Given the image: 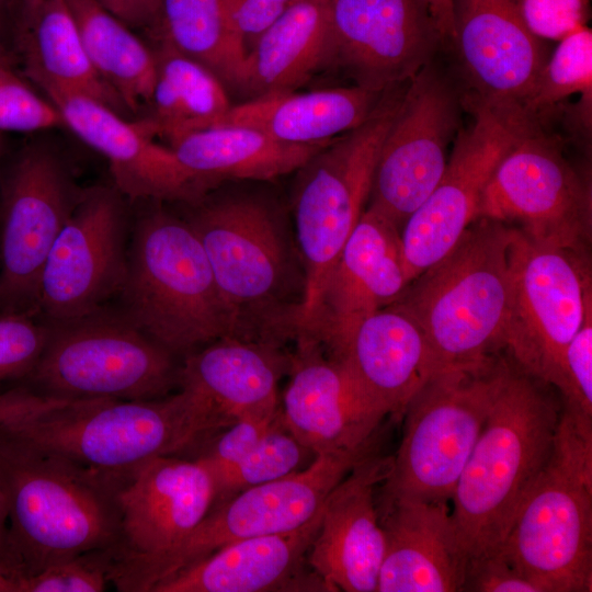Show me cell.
<instances>
[{
  "mask_svg": "<svg viewBox=\"0 0 592 592\" xmlns=\"http://www.w3.org/2000/svg\"><path fill=\"white\" fill-rule=\"evenodd\" d=\"M117 480L0 424V493L25 573L122 545Z\"/></svg>",
  "mask_w": 592,
  "mask_h": 592,
  "instance_id": "1",
  "label": "cell"
},
{
  "mask_svg": "<svg viewBox=\"0 0 592 592\" xmlns=\"http://www.w3.org/2000/svg\"><path fill=\"white\" fill-rule=\"evenodd\" d=\"M200 203L186 219L210 265L236 338L296 339L305 275L278 213L252 196Z\"/></svg>",
  "mask_w": 592,
  "mask_h": 592,
  "instance_id": "2",
  "label": "cell"
},
{
  "mask_svg": "<svg viewBox=\"0 0 592 592\" xmlns=\"http://www.w3.org/2000/svg\"><path fill=\"white\" fill-rule=\"evenodd\" d=\"M542 383L506 361L451 501L453 520L470 557L501 548L522 501L550 457L560 413Z\"/></svg>",
  "mask_w": 592,
  "mask_h": 592,
  "instance_id": "3",
  "label": "cell"
},
{
  "mask_svg": "<svg viewBox=\"0 0 592 592\" xmlns=\"http://www.w3.org/2000/svg\"><path fill=\"white\" fill-rule=\"evenodd\" d=\"M514 232L501 221L477 218L394 301L417 321L443 369L482 363L503 348Z\"/></svg>",
  "mask_w": 592,
  "mask_h": 592,
  "instance_id": "4",
  "label": "cell"
},
{
  "mask_svg": "<svg viewBox=\"0 0 592 592\" xmlns=\"http://www.w3.org/2000/svg\"><path fill=\"white\" fill-rule=\"evenodd\" d=\"M121 312L175 357L236 338L205 251L186 219L153 209L134 225Z\"/></svg>",
  "mask_w": 592,
  "mask_h": 592,
  "instance_id": "5",
  "label": "cell"
},
{
  "mask_svg": "<svg viewBox=\"0 0 592 592\" xmlns=\"http://www.w3.org/2000/svg\"><path fill=\"white\" fill-rule=\"evenodd\" d=\"M9 424L34 443L116 480L151 458L203 444L226 428L185 387L155 399L76 400Z\"/></svg>",
  "mask_w": 592,
  "mask_h": 592,
  "instance_id": "6",
  "label": "cell"
},
{
  "mask_svg": "<svg viewBox=\"0 0 592 592\" xmlns=\"http://www.w3.org/2000/svg\"><path fill=\"white\" fill-rule=\"evenodd\" d=\"M500 550L544 592L592 591V423L560 413L550 457Z\"/></svg>",
  "mask_w": 592,
  "mask_h": 592,
  "instance_id": "7",
  "label": "cell"
},
{
  "mask_svg": "<svg viewBox=\"0 0 592 592\" xmlns=\"http://www.w3.org/2000/svg\"><path fill=\"white\" fill-rule=\"evenodd\" d=\"M407 83L386 90L363 124L299 169L293 209L305 288L296 338L314 332L327 283L369 197L379 150Z\"/></svg>",
  "mask_w": 592,
  "mask_h": 592,
  "instance_id": "8",
  "label": "cell"
},
{
  "mask_svg": "<svg viewBox=\"0 0 592 592\" xmlns=\"http://www.w3.org/2000/svg\"><path fill=\"white\" fill-rule=\"evenodd\" d=\"M506 360L442 369L409 399L380 499L451 502L493 405Z\"/></svg>",
  "mask_w": 592,
  "mask_h": 592,
  "instance_id": "9",
  "label": "cell"
},
{
  "mask_svg": "<svg viewBox=\"0 0 592 592\" xmlns=\"http://www.w3.org/2000/svg\"><path fill=\"white\" fill-rule=\"evenodd\" d=\"M372 451L369 444L317 454L297 473L238 492L213 506L171 549L153 556L119 555L112 583L119 591L151 592L162 580L229 543L303 526L321 511L335 485Z\"/></svg>",
  "mask_w": 592,
  "mask_h": 592,
  "instance_id": "10",
  "label": "cell"
},
{
  "mask_svg": "<svg viewBox=\"0 0 592 592\" xmlns=\"http://www.w3.org/2000/svg\"><path fill=\"white\" fill-rule=\"evenodd\" d=\"M43 353L26 379L47 396L70 399H155L180 386L175 356L121 311L46 322Z\"/></svg>",
  "mask_w": 592,
  "mask_h": 592,
  "instance_id": "11",
  "label": "cell"
},
{
  "mask_svg": "<svg viewBox=\"0 0 592 592\" xmlns=\"http://www.w3.org/2000/svg\"><path fill=\"white\" fill-rule=\"evenodd\" d=\"M479 217L515 227L537 243L589 252L590 177L570 161L559 136L533 123L493 171Z\"/></svg>",
  "mask_w": 592,
  "mask_h": 592,
  "instance_id": "12",
  "label": "cell"
},
{
  "mask_svg": "<svg viewBox=\"0 0 592 592\" xmlns=\"http://www.w3.org/2000/svg\"><path fill=\"white\" fill-rule=\"evenodd\" d=\"M511 265L503 348L525 373L556 386L566 348L592 306L589 252L537 243L515 228Z\"/></svg>",
  "mask_w": 592,
  "mask_h": 592,
  "instance_id": "13",
  "label": "cell"
},
{
  "mask_svg": "<svg viewBox=\"0 0 592 592\" xmlns=\"http://www.w3.org/2000/svg\"><path fill=\"white\" fill-rule=\"evenodd\" d=\"M464 88L434 58L408 81L383 141L368 206L401 231L440 181L463 126Z\"/></svg>",
  "mask_w": 592,
  "mask_h": 592,
  "instance_id": "14",
  "label": "cell"
},
{
  "mask_svg": "<svg viewBox=\"0 0 592 592\" xmlns=\"http://www.w3.org/2000/svg\"><path fill=\"white\" fill-rule=\"evenodd\" d=\"M464 99L471 119L458 132L440 181L400 231L410 282L446 254L478 218L493 171L535 123L521 109L486 103L465 92Z\"/></svg>",
  "mask_w": 592,
  "mask_h": 592,
  "instance_id": "15",
  "label": "cell"
},
{
  "mask_svg": "<svg viewBox=\"0 0 592 592\" xmlns=\"http://www.w3.org/2000/svg\"><path fill=\"white\" fill-rule=\"evenodd\" d=\"M80 193L47 146L18 155L1 191L0 312L36 315L43 266Z\"/></svg>",
  "mask_w": 592,
  "mask_h": 592,
  "instance_id": "16",
  "label": "cell"
},
{
  "mask_svg": "<svg viewBox=\"0 0 592 592\" xmlns=\"http://www.w3.org/2000/svg\"><path fill=\"white\" fill-rule=\"evenodd\" d=\"M128 235L116 189L81 191L43 266L36 316L50 323L75 319L117 296L127 269Z\"/></svg>",
  "mask_w": 592,
  "mask_h": 592,
  "instance_id": "17",
  "label": "cell"
},
{
  "mask_svg": "<svg viewBox=\"0 0 592 592\" xmlns=\"http://www.w3.org/2000/svg\"><path fill=\"white\" fill-rule=\"evenodd\" d=\"M443 45L423 0H329L322 69L383 93L408 82Z\"/></svg>",
  "mask_w": 592,
  "mask_h": 592,
  "instance_id": "18",
  "label": "cell"
},
{
  "mask_svg": "<svg viewBox=\"0 0 592 592\" xmlns=\"http://www.w3.org/2000/svg\"><path fill=\"white\" fill-rule=\"evenodd\" d=\"M454 39L464 92L498 106L521 109L547 54L515 0H452Z\"/></svg>",
  "mask_w": 592,
  "mask_h": 592,
  "instance_id": "19",
  "label": "cell"
},
{
  "mask_svg": "<svg viewBox=\"0 0 592 592\" xmlns=\"http://www.w3.org/2000/svg\"><path fill=\"white\" fill-rule=\"evenodd\" d=\"M43 91L62 123L109 162L115 189L130 200L197 203L205 189L181 166L172 149L153 141L145 121L128 122L84 94L47 87Z\"/></svg>",
  "mask_w": 592,
  "mask_h": 592,
  "instance_id": "20",
  "label": "cell"
},
{
  "mask_svg": "<svg viewBox=\"0 0 592 592\" xmlns=\"http://www.w3.org/2000/svg\"><path fill=\"white\" fill-rule=\"evenodd\" d=\"M296 342L291 379L281 401L286 428L316 455L373 443L387 414L364 395L320 341L299 337Z\"/></svg>",
  "mask_w": 592,
  "mask_h": 592,
  "instance_id": "21",
  "label": "cell"
},
{
  "mask_svg": "<svg viewBox=\"0 0 592 592\" xmlns=\"http://www.w3.org/2000/svg\"><path fill=\"white\" fill-rule=\"evenodd\" d=\"M391 456L372 451L330 491L307 559L329 592H376L385 554L375 491Z\"/></svg>",
  "mask_w": 592,
  "mask_h": 592,
  "instance_id": "22",
  "label": "cell"
},
{
  "mask_svg": "<svg viewBox=\"0 0 592 592\" xmlns=\"http://www.w3.org/2000/svg\"><path fill=\"white\" fill-rule=\"evenodd\" d=\"M214 500L212 473L198 458L147 460L117 482L121 553L153 556L171 549L204 520Z\"/></svg>",
  "mask_w": 592,
  "mask_h": 592,
  "instance_id": "23",
  "label": "cell"
},
{
  "mask_svg": "<svg viewBox=\"0 0 592 592\" xmlns=\"http://www.w3.org/2000/svg\"><path fill=\"white\" fill-rule=\"evenodd\" d=\"M409 283L400 229L367 206L327 283L310 338L334 348L358 321L396 301Z\"/></svg>",
  "mask_w": 592,
  "mask_h": 592,
  "instance_id": "24",
  "label": "cell"
},
{
  "mask_svg": "<svg viewBox=\"0 0 592 592\" xmlns=\"http://www.w3.org/2000/svg\"><path fill=\"white\" fill-rule=\"evenodd\" d=\"M385 554L376 592H462L469 554L449 502L380 499Z\"/></svg>",
  "mask_w": 592,
  "mask_h": 592,
  "instance_id": "25",
  "label": "cell"
},
{
  "mask_svg": "<svg viewBox=\"0 0 592 592\" xmlns=\"http://www.w3.org/2000/svg\"><path fill=\"white\" fill-rule=\"evenodd\" d=\"M327 351L374 405L398 418L412 395L443 369L417 321L395 303L363 318Z\"/></svg>",
  "mask_w": 592,
  "mask_h": 592,
  "instance_id": "26",
  "label": "cell"
},
{
  "mask_svg": "<svg viewBox=\"0 0 592 592\" xmlns=\"http://www.w3.org/2000/svg\"><path fill=\"white\" fill-rule=\"evenodd\" d=\"M321 511L291 532L229 543L156 584L151 592H329L307 555Z\"/></svg>",
  "mask_w": 592,
  "mask_h": 592,
  "instance_id": "27",
  "label": "cell"
},
{
  "mask_svg": "<svg viewBox=\"0 0 592 592\" xmlns=\"http://www.w3.org/2000/svg\"><path fill=\"white\" fill-rule=\"evenodd\" d=\"M291 355L264 340L223 338L184 357L180 387L197 395L226 425L281 408L278 383Z\"/></svg>",
  "mask_w": 592,
  "mask_h": 592,
  "instance_id": "28",
  "label": "cell"
},
{
  "mask_svg": "<svg viewBox=\"0 0 592 592\" xmlns=\"http://www.w3.org/2000/svg\"><path fill=\"white\" fill-rule=\"evenodd\" d=\"M383 93L350 86L269 94L231 105L213 126H246L288 144L329 141L363 124Z\"/></svg>",
  "mask_w": 592,
  "mask_h": 592,
  "instance_id": "29",
  "label": "cell"
},
{
  "mask_svg": "<svg viewBox=\"0 0 592 592\" xmlns=\"http://www.w3.org/2000/svg\"><path fill=\"white\" fill-rule=\"evenodd\" d=\"M332 140L288 144L254 128L217 125L186 134L170 148L206 190L212 182L221 180H271L299 170Z\"/></svg>",
  "mask_w": 592,
  "mask_h": 592,
  "instance_id": "30",
  "label": "cell"
},
{
  "mask_svg": "<svg viewBox=\"0 0 592 592\" xmlns=\"http://www.w3.org/2000/svg\"><path fill=\"white\" fill-rule=\"evenodd\" d=\"M329 0H293L247 55L240 91L250 99L292 92L322 70Z\"/></svg>",
  "mask_w": 592,
  "mask_h": 592,
  "instance_id": "31",
  "label": "cell"
},
{
  "mask_svg": "<svg viewBox=\"0 0 592 592\" xmlns=\"http://www.w3.org/2000/svg\"><path fill=\"white\" fill-rule=\"evenodd\" d=\"M20 47L25 75L42 89L78 92L121 115L127 111L93 68L64 0H43L31 23L22 27Z\"/></svg>",
  "mask_w": 592,
  "mask_h": 592,
  "instance_id": "32",
  "label": "cell"
},
{
  "mask_svg": "<svg viewBox=\"0 0 592 592\" xmlns=\"http://www.w3.org/2000/svg\"><path fill=\"white\" fill-rule=\"evenodd\" d=\"M153 52L156 77L145 121L169 144L216 124L230 109L224 83L206 67L163 41Z\"/></svg>",
  "mask_w": 592,
  "mask_h": 592,
  "instance_id": "33",
  "label": "cell"
},
{
  "mask_svg": "<svg viewBox=\"0 0 592 592\" xmlns=\"http://www.w3.org/2000/svg\"><path fill=\"white\" fill-rule=\"evenodd\" d=\"M98 75L118 94L129 112L151 98L156 77L152 49L130 27L95 0H64Z\"/></svg>",
  "mask_w": 592,
  "mask_h": 592,
  "instance_id": "34",
  "label": "cell"
},
{
  "mask_svg": "<svg viewBox=\"0 0 592 592\" xmlns=\"http://www.w3.org/2000/svg\"><path fill=\"white\" fill-rule=\"evenodd\" d=\"M150 32L240 91L247 55L227 0H160Z\"/></svg>",
  "mask_w": 592,
  "mask_h": 592,
  "instance_id": "35",
  "label": "cell"
},
{
  "mask_svg": "<svg viewBox=\"0 0 592 592\" xmlns=\"http://www.w3.org/2000/svg\"><path fill=\"white\" fill-rule=\"evenodd\" d=\"M547 58L538 79L522 106L524 114L544 126L547 117L576 94L580 101L568 111L576 132L591 135L592 32L588 25L569 33Z\"/></svg>",
  "mask_w": 592,
  "mask_h": 592,
  "instance_id": "36",
  "label": "cell"
},
{
  "mask_svg": "<svg viewBox=\"0 0 592 592\" xmlns=\"http://www.w3.org/2000/svg\"><path fill=\"white\" fill-rule=\"evenodd\" d=\"M315 457L316 454L292 434L281 417L247 455L231 465L209 470L215 485L213 506L240 491L297 473Z\"/></svg>",
  "mask_w": 592,
  "mask_h": 592,
  "instance_id": "37",
  "label": "cell"
},
{
  "mask_svg": "<svg viewBox=\"0 0 592 592\" xmlns=\"http://www.w3.org/2000/svg\"><path fill=\"white\" fill-rule=\"evenodd\" d=\"M121 546L84 551L25 574L23 592H102L112 583Z\"/></svg>",
  "mask_w": 592,
  "mask_h": 592,
  "instance_id": "38",
  "label": "cell"
},
{
  "mask_svg": "<svg viewBox=\"0 0 592 592\" xmlns=\"http://www.w3.org/2000/svg\"><path fill=\"white\" fill-rule=\"evenodd\" d=\"M48 335V325L31 312H0V385L26 380Z\"/></svg>",
  "mask_w": 592,
  "mask_h": 592,
  "instance_id": "39",
  "label": "cell"
},
{
  "mask_svg": "<svg viewBox=\"0 0 592 592\" xmlns=\"http://www.w3.org/2000/svg\"><path fill=\"white\" fill-rule=\"evenodd\" d=\"M565 410L592 420V306L566 348L558 382Z\"/></svg>",
  "mask_w": 592,
  "mask_h": 592,
  "instance_id": "40",
  "label": "cell"
},
{
  "mask_svg": "<svg viewBox=\"0 0 592 592\" xmlns=\"http://www.w3.org/2000/svg\"><path fill=\"white\" fill-rule=\"evenodd\" d=\"M64 125L56 107L38 96L11 67L0 65V132H35Z\"/></svg>",
  "mask_w": 592,
  "mask_h": 592,
  "instance_id": "41",
  "label": "cell"
},
{
  "mask_svg": "<svg viewBox=\"0 0 592 592\" xmlns=\"http://www.w3.org/2000/svg\"><path fill=\"white\" fill-rule=\"evenodd\" d=\"M282 417L274 412L236 419L204 443L198 458L209 470L231 465L252 451Z\"/></svg>",
  "mask_w": 592,
  "mask_h": 592,
  "instance_id": "42",
  "label": "cell"
},
{
  "mask_svg": "<svg viewBox=\"0 0 592 592\" xmlns=\"http://www.w3.org/2000/svg\"><path fill=\"white\" fill-rule=\"evenodd\" d=\"M515 1L526 26L540 39L560 41L589 19V0Z\"/></svg>",
  "mask_w": 592,
  "mask_h": 592,
  "instance_id": "43",
  "label": "cell"
},
{
  "mask_svg": "<svg viewBox=\"0 0 592 592\" xmlns=\"http://www.w3.org/2000/svg\"><path fill=\"white\" fill-rule=\"evenodd\" d=\"M544 592L516 570L499 549L470 557L462 592Z\"/></svg>",
  "mask_w": 592,
  "mask_h": 592,
  "instance_id": "44",
  "label": "cell"
},
{
  "mask_svg": "<svg viewBox=\"0 0 592 592\" xmlns=\"http://www.w3.org/2000/svg\"><path fill=\"white\" fill-rule=\"evenodd\" d=\"M292 2L293 0H227L232 24L246 55Z\"/></svg>",
  "mask_w": 592,
  "mask_h": 592,
  "instance_id": "45",
  "label": "cell"
},
{
  "mask_svg": "<svg viewBox=\"0 0 592 592\" xmlns=\"http://www.w3.org/2000/svg\"><path fill=\"white\" fill-rule=\"evenodd\" d=\"M71 402L41 394L29 385L13 386L0 391V424L34 418Z\"/></svg>",
  "mask_w": 592,
  "mask_h": 592,
  "instance_id": "46",
  "label": "cell"
},
{
  "mask_svg": "<svg viewBox=\"0 0 592 592\" xmlns=\"http://www.w3.org/2000/svg\"><path fill=\"white\" fill-rule=\"evenodd\" d=\"M129 27L150 31L157 20L160 0H95Z\"/></svg>",
  "mask_w": 592,
  "mask_h": 592,
  "instance_id": "47",
  "label": "cell"
},
{
  "mask_svg": "<svg viewBox=\"0 0 592 592\" xmlns=\"http://www.w3.org/2000/svg\"><path fill=\"white\" fill-rule=\"evenodd\" d=\"M441 34L443 45L453 43L454 23L452 0H423Z\"/></svg>",
  "mask_w": 592,
  "mask_h": 592,
  "instance_id": "48",
  "label": "cell"
},
{
  "mask_svg": "<svg viewBox=\"0 0 592 592\" xmlns=\"http://www.w3.org/2000/svg\"><path fill=\"white\" fill-rule=\"evenodd\" d=\"M0 562L14 563L22 567L12 545L7 510H5L4 501L2 499L1 493H0Z\"/></svg>",
  "mask_w": 592,
  "mask_h": 592,
  "instance_id": "49",
  "label": "cell"
},
{
  "mask_svg": "<svg viewBox=\"0 0 592 592\" xmlns=\"http://www.w3.org/2000/svg\"><path fill=\"white\" fill-rule=\"evenodd\" d=\"M24 577L21 566L0 562V592H23Z\"/></svg>",
  "mask_w": 592,
  "mask_h": 592,
  "instance_id": "50",
  "label": "cell"
},
{
  "mask_svg": "<svg viewBox=\"0 0 592 592\" xmlns=\"http://www.w3.org/2000/svg\"><path fill=\"white\" fill-rule=\"evenodd\" d=\"M43 0H22L23 22L22 27L29 25L36 15Z\"/></svg>",
  "mask_w": 592,
  "mask_h": 592,
  "instance_id": "51",
  "label": "cell"
},
{
  "mask_svg": "<svg viewBox=\"0 0 592 592\" xmlns=\"http://www.w3.org/2000/svg\"><path fill=\"white\" fill-rule=\"evenodd\" d=\"M14 0H0V33L7 18L8 11Z\"/></svg>",
  "mask_w": 592,
  "mask_h": 592,
  "instance_id": "52",
  "label": "cell"
},
{
  "mask_svg": "<svg viewBox=\"0 0 592 592\" xmlns=\"http://www.w3.org/2000/svg\"><path fill=\"white\" fill-rule=\"evenodd\" d=\"M0 65L11 67L12 59L0 38Z\"/></svg>",
  "mask_w": 592,
  "mask_h": 592,
  "instance_id": "53",
  "label": "cell"
},
{
  "mask_svg": "<svg viewBox=\"0 0 592 592\" xmlns=\"http://www.w3.org/2000/svg\"><path fill=\"white\" fill-rule=\"evenodd\" d=\"M2 155H3V143H2V139L0 137V162H1V159H2Z\"/></svg>",
  "mask_w": 592,
  "mask_h": 592,
  "instance_id": "54",
  "label": "cell"
}]
</instances>
